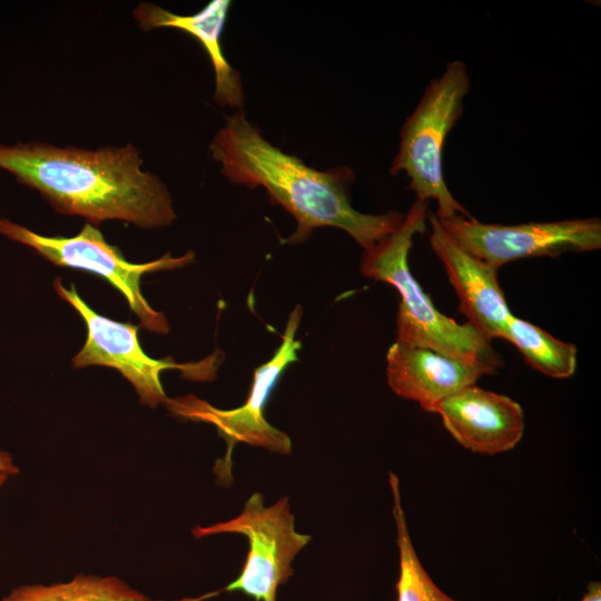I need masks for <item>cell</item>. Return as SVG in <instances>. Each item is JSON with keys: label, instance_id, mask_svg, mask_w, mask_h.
Wrapping results in <instances>:
<instances>
[{"label": "cell", "instance_id": "8992f818", "mask_svg": "<svg viewBox=\"0 0 601 601\" xmlns=\"http://www.w3.org/2000/svg\"><path fill=\"white\" fill-rule=\"evenodd\" d=\"M237 533L247 538L249 550L239 575L223 591H239L255 601H276L277 589L293 575L292 562L311 541L295 530L288 497L266 506L260 493H254L236 518L193 529L195 538Z\"/></svg>", "mask_w": 601, "mask_h": 601}, {"label": "cell", "instance_id": "e0dca14e", "mask_svg": "<svg viewBox=\"0 0 601 601\" xmlns=\"http://www.w3.org/2000/svg\"><path fill=\"white\" fill-rule=\"evenodd\" d=\"M18 472L19 469L14 465L12 456L8 452L0 450V473L12 475L17 474Z\"/></svg>", "mask_w": 601, "mask_h": 601}, {"label": "cell", "instance_id": "4fadbf2b", "mask_svg": "<svg viewBox=\"0 0 601 601\" xmlns=\"http://www.w3.org/2000/svg\"><path fill=\"white\" fill-rule=\"evenodd\" d=\"M230 6L228 0H213L198 12L184 16L151 2H140L132 16L142 31L168 27L197 39L214 68L215 101L221 106L240 107L244 102L240 76L227 61L221 47V35Z\"/></svg>", "mask_w": 601, "mask_h": 601}, {"label": "cell", "instance_id": "9c48e42d", "mask_svg": "<svg viewBox=\"0 0 601 601\" xmlns=\"http://www.w3.org/2000/svg\"><path fill=\"white\" fill-rule=\"evenodd\" d=\"M57 294L68 302L87 326V339L73 357L75 367L88 365L109 366L120 372L136 388L140 401L150 407L164 403L167 396L160 383V373L178 368L193 378L208 380L215 374V357L196 364H176L169 359L148 356L138 339V326L119 323L99 315L77 293L73 285L66 288L60 278L55 282Z\"/></svg>", "mask_w": 601, "mask_h": 601}, {"label": "cell", "instance_id": "ac0fdd59", "mask_svg": "<svg viewBox=\"0 0 601 601\" xmlns=\"http://www.w3.org/2000/svg\"><path fill=\"white\" fill-rule=\"evenodd\" d=\"M581 601H601V587L599 582H590L588 592Z\"/></svg>", "mask_w": 601, "mask_h": 601}, {"label": "cell", "instance_id": "3957f363", "mask_svg": "<svg viewBox=\"0 0 601 601\" xmlns=\"http://www.w3.org/2000/svg\"><path fill=\"white\" fill-rule=\"evenodd\" d=\"M427 217L428 203L415 199L400 226L363 252L361 273L392 285L400 294L397 342L428 347L496 374L503 359L491 341L470 323L443 315L410 269L413 239L426 233Z\"/></svg>", "mask_w": 601, "mask_h": 601}, {"label": "cell", "instance_id": "d6986e66", "mask_svg": "<svg viewBox=\"0 0 601 601\" xmlns=\"http://www.w3.org/2000/svg\"><path fill=\"white\" fill-rule=\"evenodd\" d=\"M8 475L6 473H0V487L6 482Z\"/></svg>", "mask_w": 601, "mask_h": 601}, {"label": "cell", "instance_id": "7a4b0ae2", "mask_svg": "<svg viewBox=\"0 0 601 601\" xmlns=\"http://www.w3.org/2000/svg\"><path fill=\"white\" fill-rule=\"evenodd\" d=\"M209 151L231 183L264 187L296 219V229L287 243L304 242L315 228L335 227L365 250L393 233L404 218L405 214L397 210L376 215L356 210L349 199L355 179L349 167H309L266 140L243 110L226 118Z\"/></svg>", "mask_w": 601, "mask_h": 601}, {"label": "cell", "instance_id": "7c38bea8", "mask_svg": "<svg viewBox=\"0 0 601 601\" xmlns=\"http://www.w3.org/2000/svg\"><path fill=\"white\" fill-rule=\"evenodd\" d=\"M484 375H492V372L428 347L395 341L386 354L391 390L431 413L439 402L474 385Z\"/></svg>", "mask_w": 601, "mask_h": 601}, {"label": "cell", "instance_id": "5bb4252c", "mask_svg": "<svg viewBox=\"0 0 601 601\" xmlns=\"http://www.w3.org/2000/svg\"><path fill=\"white\" fill-rule=\"evenodd\" d=\"M503 338L519 349L528 365L549 377L568 378L575 372L577 346L528 321L511 315Z\"/></svg>", "mask_w": 601, "mask_h": 601}, {"label": "cell", "instance_id": "ba28073f", "mask_svg": "<svg viewBox=\"0 0 601 601\" xmlns=\"http://www.w3.org/2000/svg\"><path fill=\"white\" fill-rule=\"evenodd\" d=\"M302 319V308L296 306L286 323L283 341L273 357L255 370L246 402L233 410H220L194 395L167 398L165 404L178 416L214 425L226 440L228 450L225 463H230L233 446L246 443L278 454H290L292 441L265 417L268 397L285 368L298 361L302 343L295 339Z\"/></svg>", "mask_w": 601, "mask_h": 601}, {"label": "cell", "instance_id": "5b68a950", "mask_svg": "<svg viewBox=\"0 0 601 601\" xmlns=\"http://www.w3.org/2000/svg\"><path fill=\"white\" fill-rule=\"evenodd\" d=\"M0 234L29 246L57 266L83 269L104 277L122 294L145 328L161 334L169 331L168 322L165 315L155 311L144 297L141 277L146 273L183 267L194 259V253L188 252L179 257L166 254L149 263H129L90 223L85 224L77 235L62 237L40 235L22 225L0 218Z\"/></svg>", "mask_w": 601, "mask_h": 601}, {"label": "cell", "instance_id": "2e32d148", "mask_svg": "<svg viewBox=\"0 0 601 601\" xmlns=\"http://www.w3.org/2000/svg\"><path fill=\"white\" fill-rule=\"evenodd\" d=\"M388 482L394 501L393 515L400 552V577L396 583L397 601H459L440 590L423 568L411 540L402 508L397 475L390 472Z\"/></svg>", "mask_w": 601, "mask_h": 601}, {"label": "cell", "instance_id": "277c9868", "mask_svg": "<svg viewBox=\"0 0 601 601\" xmlns=\"http://www.w3.org/2000/svg\"><path fill=\"white\" fill-rule=\"evenodd\" d=\"M471 90L466 63L452 60L433 78L412 114L400 130L397 152L390 173H404L408 188L417 200H434L435 216L447 219L455 215L472 217L449 189L443 170L446 138L463 116L464 100Z\"/></svg>", "mask_w": 601, "mask_h": 601}, {"label": "cell", "instance_id": "9a60e30c", "mask_svg": "<svg viewBox=\"0 0 601 601\" xmlns=\"http://www.w3.org/2000/svg\"><path fill=\"white\" fill-rule=\"evenodd\" d=\"M0 601H155L117 577L77 575L69 582L18 587Z\"/></svg>", "mask_w": 601, "mask_h": 601}, {"label": "cell", "instance_id": "6da1fadb", "mask_svg": "<svg viewBox=\"0 0 601 601\" xmlns=\"http://www.w3.org/2000/svg\"><path fill=\"white\" fill-rule=\"evenodd\" d=\"M131 144L85 149L42 141L0 145V169L37 190L57 211L90 224L124 220L142 228L176 219L171 196L158 176L141 168Z\"/></svg>", "mask_w": 601, "mask_h": 601}, {"label": "cell", "instance_id": "52a82bcc", "mask_svg": "<svg viewBox=\"0 0 601 601\" xmlns=\"http://www.w3.org/2000/svg\"><path fill=\"white\" fill-rule=\"evenodd\" d=\"M439 221L464 250L496 269L522 258L558 257L601 247L598 217L502 225L455 215Z\"/></svg>", "mask_w": 601, "mask_h": 601}, {"label": "cell", "instance_id": "30bf717a", "mask_svg": "<svg viewBox=\"0 0 601 601\" xmlns=\"http://www.w3.org/2000/svg\"><path fill=\"white\" fill-rule=\"evenodd\" d=\"M432 413L441 416L444 427L463 447L485 455L512 450L525 426L518 402L476 384L442 400Z\"/></svg>", "mask_w": 601, "mask_h": 601}, {"label": "cell", "instance_id": "8fae6325", "mask_svg": "<svg viewBox=\"0 0 601 601\" xmlns=\"http://www.w3.org/2000/svg\"><path fill=\"white\" fill-rule=\"evenodd\" d=\"M430 245L441 260L460 303V312L487 339L503 338L510 312L495 267L464 250L428 211Z\"/></svg>", "mask_w": 601, "mask_h": 601}]
</instances>
